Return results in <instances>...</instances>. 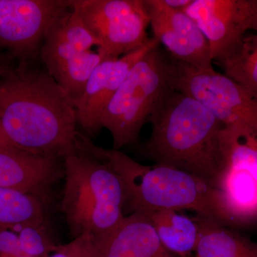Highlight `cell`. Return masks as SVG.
Here are the masks:
<instances>
[{
  "mask_svg": "<svg viewBox=\"0 0 257 257\" xmlns=\"http://www.w3.org/2000/svg\"><path fill=\"white\" fill-rule=\"evenodd\" d=\"M45 202L32 194L0 188V229L45 222Z\"/></svg>",
  "mask_w": 257,
  "mask_h": 257,
  "instance_id": "d6986e66",
  "label": "cell"
},
{
  "mask_svg": "<svg viewBox=\"0 0 257 257\" xmlns=\"http://www.w3.org/2000/svg\"><path fill=\"white\" fill-rule=\"evenodd\" d=\"M13 67L14 66H0V76L8 73Z\"/></svg>",
  "mask_w": 257,
  "mask_h": 257,
  "instance_id": "484cf974",
  "label": "cell"
},
{
  "mask_svg": "<svg viewBox=\"0 0 257 257\" xmlns=\"http://www.w3.org/2000/svg\"><path fill=\"white\" fill-rule=\"evenodd\" d=\"M184 12L207 39L213 62L229 55L249 30L257 33V0H192Z\"/></svg>",
  "mask_w": 257,
  "mask_h": 257,
  "instance_id": "8fae6325",
  "label": "cell"
},
{
  "mask_svg": "<svg viewBox=\"0 0 257 257\" xmlns=\"http://www.w3.org/2000/svg\"><path fill=\"white\" fill-rule=\"evenodd\" d=\"M25 254L32 257H48L58 247L52 241L45 222L29 223L14 228Z\"/></svg>",
  "mask_w": 257,
  "mask_h": 257,
  "instance_id": "ffe728a7",
  "label": "cell"
},
{
  "mask_svg": "<svg viewBox=\"0 0 257 257\" xmlns=\"http://www.w3.org/2000/svg\"><path fill=\"white\" fill-rule=\"evenodd\" d=\"M108 58H119L150 41V17L144 0H69Z\"/></svg>",
  "mask_w": 257,
  "mask_h": 257,
  "instance_id": "9c48e42d",
  "label": "cell"
},
{
  "mask_svg": "<svg viewBox=\"0 0 257 257\" xmlns=\"http://www.w3.org/2000/svg\"><path fill=\"white\" fill-rule=\"evenodd\" d=\"M69 0H0V53L34 63L49 32L70 9Z\"/></svg>",
  "mask_w": 257,
  "mask_h": 257,
  "instance_id": "30bf717a",
  "label": "cell"
},
{
  "mask_svg": "<svg viewBox=\"0 0 257 257\" xmlns=\"http://www.w3.org/2000/svg\"><path fill=\"white\" fill-rule=\"evenodd\" d=\"M33 64L0 76V124L20 150L63 160L77 151L75 106L46 69Z\"/></svg>",
  "mask_w": 257,
  "mask_h": 257,
  "instance_id": "6da1fadb",
  "label": "cell"
},
{
  "mask_svg": "<svg viewBox=\"0 0 257 257\" xmlns=\"http://www.w3.org/2000/svg\"><path fill=\"white\" fill-rule=\"evenodd\" d=\"M87 257H94V256H93L92 248H91L90 251H89V255H88Z\"/></svg>",
  "mask_w": 257,
  "mask_h": 257,
  "instance_id": "4316f807",
  "label": "cell"
},
{
  "mask_svg": "<svg viewBox=\"0 0 257 257\" xmlns=\"http://www.w3.org/2000/svg\"><path fill=\"white\" fill-rule=\"evenodd\" d=\"M61 161L19 149L0 150V188L32 194L45 202L51 187L64 176Z\"/></svg>",
  "mask_w": 257,
  "mask_h": 257,
  "instance_id": "5bb4252c",
  "label": "cell"
},
{
  "mask_svg": "<svg viewBox=\"0 0 257 257\" xmlns=\"http://www.w3.org/2000/svg\"><path fill=\"white\" fill-rule=\"evenodd\" d=\"M144 2L153 37L167 49L171 57L195 69H214L209 43L192 18L162 0Z\"/></svg>",
  "mask_w": 257,
  "mask_h": 257,
  "instance_id": "7c38bea8",
  "label": "cell"
},
{
  "mask_svg": "<svg viewBox=\"0 0 257 257\" xmlns=\"http://www.w3.org/2000/svg\"><path fill=\"white\" fill-rule=\"evenodd\" d=\"M90 236L82 235L65 245H58L55 252L48 257H87Z\"/></svg>",
  "mask_w": 257,
  "mask_h": 257,
  "instance_id": "44dd1931",
  "label": "cell"
},
{
  "mask_svg": "<svg viewBox=\"0 0 257 257\" xmlns=\"http://www.w3.org/2000/svg\"><path fill=\"white\" fill-rule=\"evenodd\" d=\"M65 184L61 209L72 238L105 234L122 221L124 184L109 165L86 152L63 159Z\"/></svg>",
  "mask_w": 257,
  "mask_h": 257,
  "instance_id": "277c9868",
  "label": "cell"
},
{
  "mask_svg": "<svg viewBox=\"0 0 257 257\" xmlns=\"http://www.w3.org/2000/svg\"><path fill=\"white\" fill-rule=\"evenodd\" d=\"M170 83L172 89L197 99L224 126L239 125L257 133L256 98L224 73L195 69L170 56Z\"/></svg>",
  "mask_w": 257,
  "mask_h": 257,
  "instance_id": "ba28073f",
  "label": "cell"
},
{
  "mask_svg": "<svg viewBox=\"0 0 257 257\" xmlns=\"http://www.w3.org/2000/svg\"><path fill=\"white\" fill-rule=\"evenodd\" d=\"M76 147L117 173L126 193L124 209L130 214L160 209L191 210L227 226L215 188L197 176L162 164L142 165L119 150L96 146L80 133Z\"/></svg>",
  "mask_w": 257,
  "mask_h": 257,
  "instance_id": "3957f363",
  "label": "cell"
},
{
  "mask_svg": "<svg viewBox=\"0 0 257 257\" xmlns=\"http://www.w3.org/2000/svg\"><path fill=\"white\" fill-rule=\"evenodd\" d=\"M166 5L173 9L184 11L192 0H162Z\"/></svg>",
  "mask_w": 257,
  "mask_h": 257,
  "instance_id": "603a6c76",
  "label": "cell"
},
{
  "mask_svg": "<svg viewBox=\"0 0 257 257\" xmlns=\"http://www.w3.org/2000/svg\"><path fill=\"white\" fill-rule=\"evenodd\" d=\"M18 235L10 229H0V257H23Z\"/></svg>",
  "mask_w": 257,
  "mask_h": 257,
  "instance_id": "7402d4cb",
  "label": "cell"
},
{
  "mask_svg": "<svg viewBox=\"0 0 257 257\" xmlns=\"http://www.w3.org/2000/svg\"><path fill=\"white\" fill-rule=\"evenodd\" d=\"M94 257H178L161 242L145 214L124 216L105 234L92 236Z\"/></svg>",
  "mask_w": 257,
  "mask_h": 257,
  "instance_id": "9a60e30c",
  "label": "cell"
},
{
  "mask_svg": "<svg viewBox=\"0 0 257 257\" xmlns=\"http://www.w3.org/2000/svg\"><path fill=\"white\" fill-rule=\"evenodd\" d=\"M144 214L150 219L161 242L170 252L178 257H190L195 252L199 226L194 218L172 209H160Z\"/></svg>",
  "mask_w": 257,
  "mask_h": 257,
  "instance_id": "e0dca14e",
  "label": "cell"
},
{
  "mask_svg": "<svg viewBox=\"0 0 257 257\" xmlns=\"http://www.w3.org/2000/svg\"><path fill=\"white\" fill-rule=\"evenodd\" d=\"M223 167L215 188L226 224L257 222V133L239 125L220 134Z\"/></svg>",
  "mask_w": 257,
  "mask_h": 257,
  "instance_id": "8992f818",
  "label": "cell"
},
{
  "mask_svg": "<svg viewBox=\"0 0 257 257\" xmlns=\"http://www.w3.org/2000/svg\"><path fill=\"white\" fill-rule=\"evenodd\" d=\"M0 66H12L10 64V61L1 53H0Z\"/></svg>",
  "mask_w": 257,
  "mask_h": 257,
  "instance_id": "d4e9b609",
  "label": "cell"
},
{
  "mask_svg": "<svg viewBox=\"0 0 257 257\" xmlns=\"http://www.w3.org/2000/svg\"><path fill=\"white\" fill-rule=\"evenodd\" d=\"M194 219L199 226L195 257H257V243L226 225L204 216Z\"/></svg>",
  "mask_w": 257,
  "mask_h": 257,
  "instance_id": "2e32d148",
  "label": "cell"
},
{
  "mask_svg": "<svg viewBox=\"0 0 257 257\" xmlns=\"http://www.w3.org/2000/svg\"><path fill=\"white\" fill-rule=\"evenodd\" d=\"M99 47L97 39L72 7L55 23L42 45L40 61L74 104L94 69L109 59L98 50Z\"/></svg>",
  "mask_w": 257,
  "mask_h": 257,
  "instance_id": "52a82bcc",
  "label": "cell"
},
{
  "mask_svg": "<svg viewBox=\"0 0 257 257\" xmlns=\"http://www.w3.org/2000/svg\"><path fill=\"white\" fill-rule=\"evenodd\" d=\"M13 149L19 148L15 146L14 144L8 138L0 124V150H13Z\"/></svg>",
  "mask_w": 257,
  "mask_h": 257,
  "instance_id": "cb8c5ba5",
  "label": "cell"
},
{
  "mask_svg": "<svg viewBox=\"0 0 257 257\" xmlns=\"http://www.w3.org/2000/svg\"><path fill=\"white\" fill-rule=\"evenodd\" d=\"M172 89L170 56L160 45L132 67L103 113L101 126L110 133L113 150L138 141L142 128Z\"/></svg>",
  "mask_w": 257,
  "mask_h": 257,
  "instance_id": "5b68a950",
  "label": "cell"
},
{
  "mask_svg": "<svg viewBox=\"0 0 257 257\" xmlns=\"http://www.w3.org/2000/svg\"><path fill=\"white\" fill-rule=\"evenodd\" d=\"M214 62L257 99V33L246 34L229 55Z\"/></svg>",
  "mask_w": 257,
  "mask_h": 257,
  "instance_id": "ac0fdd59",
  "label": "cell"
},
{
  "mask_svg": "<svg viewBox=\"0 0 257 257\" xmlns=\"http://www.w3.org/2000/svg\"><path fill=\"white\" fill-rule=\"evenodd\" d=\"M160 45L152 37L139 50L119 58L106 59L94 69L84 92L74 104L77 125L86 136L91 138L100 133L103 113L130 69L149 51Z\"/></svg>",
  "mask_w": 257,
  "mask_h": 257,
  "instance_id": "4fadbf2b",
  "label": "cell"
},
{
  "mask_svg": "<svg viewBox=\"0 0 257 257\" xmlns=\"http://www.w3.org/2000/svg\"><path fill=\"white\" fill-rule=\"evenodd\" d=\"M145 153L156 164L197 176L215 187L223 167L224 125L192 96L172 89L150 121Z\"/></svg>",
  "mask_w": 257,
  "mask_h": 257,
  "instance_id": "7a4b0ae2",
  "label": "cell"
}]
</instances>
